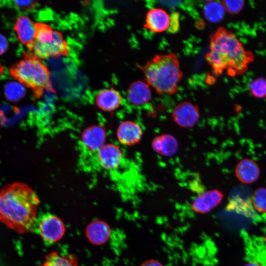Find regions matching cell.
Segmentation results:
<instances>
[{
	"instance_id": "6da1fadb",
	"label": "cell",
	"mask_w": 266,
	"mask_h": 266,
	"mask_svg": "<svg viewBox=\"0 0 266 266\" xmlns=\"http://www.w3.org/2000/svg\"><path fill=\"white\" fill-rule=\"evenodd\" d=\"M39 200L35 192L21 182L0 190V222L19 233L33 230Z\"/></svg>"
},
{
	"instance_id": "7a4b0ae2",
	"label": "cell",
	"mask_w": 266,
	"mask_h": 266,
	"mask_svg": "<svg viewBox=\"0 0 266 266\" xmlns=\"http://www.w3.org/2000/svg\"><path fill=\"white\" fill-rule=\"evenodd\" d=\"M205 59L216 77L224 71L233 77L246 71L253 56L233 32L220 27L210 37L209 51Z\"/></svg>"
},
{
	"instance_id": "3957f363",
	"label": "cell",
	"mask_w": 266,
	"mask_h": 266,
	"mask_svg": "<svg viewBox=\"0 0 266 266\" xmlns=\"http://www.w3.org/2000/svg\"><path fill=\"white\" fill-rule=\"evenodd\" d=\"M146 82L159 94L177 93L183 73L178 57L173 53L158 54L143 67Z\"/></svg>"
},
{
	"instance_id": "277c9868",
	"label": "cell",
	"mask_w": 266,
	"mask_h": 266,
	"mask_svg": "<svg viewBox=\"0 0 266 266\" xmlns=\"http://www.w3.org/2000/svg\"><path fill=\"white\" fill-rule=\"evenodd\" d=\"M11 77L31 89L38 99L50 87V73L46 66L32 52L26 51L23 58L9 69Z\"/></svg>"
},
{
	"instance_id": "5b68a950",
	"label": "cell",
	"mask_w": 266,
	"mask_h": 266,
	"mask_svg": "<svg viewBox=\"0 0 266 266\" xmlns=\"http://www.w3.org/2000/svg\"><path fill=\"white\" fill-rule=\"evenodd\" d=\"M37 229L45 242L52 244L62 238L66 228L60 218L53 214L47 213L38 221Z\"/></svg>"
},
{
	"instance_id": "8992f818",
	"label": "cell",
	"mask_w": 266,
	"mask_h": 266,
	"mask_svg": "<svg viewBox=\"0 0 266 266\" xmlns=\"http://www.w3.org/2000/svg\"><path fill=\"white\" fill-rule=\"evenodd\" d=\"M171 117L174 123L184 128L194 127L198 122L200 113L198 106L190 101L177 104L173 108Z\"/></svg>"
},
{
	"instance_id": "52a82bcc",
	"label": "cell",
	"mask_w": 266,
	"mask_h": 266,
	"mask_svg": "<svg viewBox=\"0 0 266 266\" xmlns=\"http://www.w3.org/2000/svg\"><path fill=\"white\" fill-rule=\"evenodd\" d=\"M106 131L101 125H94L82 132L80 142L84 150L90 153H96L105 143Z\"/></svg>"
},
{
	"instance_id": "ba28073f",
	"label": "cell",
	"mask_w": 266,
	"mask_h": 266,
	"mask_svg": "<svg viewBox=\"0 0 266 266\" xmlns=\"http://www.w3.org/2000/svg\"><path fill=\"white\" fill-rule=\"evenodd\" d=\"M66 50V44L62 34L55 31L53 39L50 42L39 43L34 41L30 50L39 59H46L63 54Z\"/></svg>"
},
{
	"instance_id": "9c48e42d",
	"label": "cell",
	"mask_w": 266,
	"mask_h": 266,
	"mask_svg": "<svg viewBox=\"0 0 266 266\" xmlns=\"http://www.w3.org/2000/svg\"><path fill=\"white\" fill-rule=\"evenodd\" d=\"M99 165L107 170L118 169L122 164L123 153L121 149L114 143L105 144L97 152Z\"/></svg>"
},
{
	"instance_id": "30bf717a",
	"label": "cell",
	"mask_w": 266,
	"mask_h": 266,
	"mask_svg": "<svg viewBox=\"0 0 266 266\" xmlns=\"http://www.w3.org/2000/svg\"><path fill=\"white\" fill-rule=\"evenodd\" d=\"M142 134L143 131L140 125L133 121L121 122L116 131L119 142L127 146H132L139 142Z\"/></svg>"
},
{
	"instance_id": "8fae6325",
	"label": "cell",
	"mask_w": 266,
	"mask_h": 266,
	"mask_svg": "<svg viewBox=\"0 0 266 266\" xmlns=\"http://www.w3.org/2000/svg\"><path fill=\"white\" fill-rule=\"evenodd\" d=\"M223 198V193L217 189L204 191L193 201V210L200 213H207L219 205Z\"/></svg>"
},
{
	"instance_id": "7c38bea8",
	"label": "cell",
	"mask_w": 266,
	"mask_h": 266,
	"mask_svg": "<svg viewBox=\"0 0 266 266\" xmlns=\"http://www.w3.org/2000/svg\"><path fill=\"white\" fill-rule=\"evenodd\" d=\"M14 29L20 42L30 50L35 40L34 23L29 17L22 15L17 18Z\"/></svg>"
},
{
	"instance_id": "4fadbf2b",
	"label": "cell",
	"mask_w": 266,
	"mask_h": 266,
	"mask_svg": "<svg viewBox=\"0 0 266 266\" xmlns=\"http://www.w3.org/2000/svg\"><path fill=\"white\" fill-rule=\"evenodd\" d=\"M170 14L160 8H153L147 12L145 19V27L155 33H160L167 31Z\"/></svg>"
},
{
	"instance_id": "5bb4252c",
	"label": "cell",
	"mask_w": 266,
	"mask_h": 266,
	"mask_svg": "<svg viewBox=\"0 0 266 266\" xmlns=\"http://www.w3.org/2000/svg\"><path fill=\"white\" fill-rule=\"evenodd\" d=\"M234 171L237 179L247 184L255 182L260 174L258 165L249 158H244L240 160L236 165Z\"/></svg>"
},
{
	"instance_id": "9a60e30c",
	"label": "cell",
	"mask_w": 266,
	"mask_h": 266,
	"mask_svg": "<svg viewBox=\"0 0 266 266\" xmlns=\"http://www.w3.org/2000/svg\"><path fill=\"white\" fill-rule=\"evenodd\" d=\"M122 99L120 94L112 88L104 89L97 95L95 102L102 111L112 112L117 109L121 105Z\"/></svg>"
},
{
	"instance_id": "2e32d148",
	"label": "cell",
	"mask_w": 266,
	"mask_h": 266,
	"mask_svg": "<svg viewBox=\"0 0 266 266\" xmlns=\"http://www.w3.org/2000/svg\"><path fill=\"white\" fill-rule=\"evenodd\" d=\"M154 152L164 157H171L178 150V142L176 138L170 134L164 133L155 136L151 142Z\"/></svg>"
},
{
	"instance_id": "e0dca14e",
	"label": "cell",
	"mask_w": 266,
	"mask_h": 266,
	"mask_svg": "<svg viewBox=\"0 0 266 266\" xmlns=\"http://www.w3.org/2000/svg\"><path fill=\"white\" fill-rule=\"evenodd\" d=\"M150 86L143 81L137 80L132 83L127 92L129 101L135 106H141L148 102L151 99Z\"/></svg>"
},
{
	"instance_id": "ac0fdd59",
	"label": "cell",
	"mask_w": 266,
	"mask_h": 266,
	"mask_svg": "<svg viewBox=\"0 0 266 266\" xmlns=\"http://www.w3.org/2000/svg\"><path fill=\"white\" fill-rule=\"evenodd\" d=\"M88 240L92 244L100 245L105 243L110 235L109 225L103 221L95 220L91 222L86 229Z\"/></svg>"
},
{
	"instance_id": "d6986e66",
	"label": "cell",
	"mask_w": 266,
	"mask_h": 266,
	"mask_svg": "<svg viewBox=\"0 0 266 266\" xmlns=\"http://www.w3.org/2000/svg\"><path fill=\"white\" fill-rule=\"evenodd\" d=\"M75 256L72 254L61 255L56 252L48 254L42 265L39 266H77Z\"/></svg>"
},
{
	"instance_id": "ffe728a7",
	"label": "cell",
	"mask_w": 266,
	"mask_h": 266,
	"mask_svg": "<svg viewBox=\"0 0 266 266\" xmlns=\"http://www.w3.org/2000/svg\"><path fill=\"white\" fill-rule=\"evenodd\" d=\"M226 12L222 3L216 1H208L205 3L203 9L205 18L213 23L221 21Z\"/></svg>"
},
{
	"instance_id": "44dd1931",
	"label": "cell",
	"mask_w": 266,
	"mask_h": 266,
	"mask_svg": "<svg viewBox=\"0 0 266 266\" xmlns=\"http://www.w3.org/2000/svg\"><path fill=\"white\" fill-rule=\"evenodd\" d=\"M26 93L24 86L18 82H9L4 87V94L9 101L17 102L24 98Z\"/></svg>"
},
{
	"instance_id": "7402d4cb",
	"label": "cell",
	"mask_w": 266,
	"mask_h": 266,
	"mask_svg": "<svg viewBox=\"0 0 266 266\" xmlns=\"http://www.w3.org/2000/svg\"><path fill=\"white\" fill-rule=\"evenodd\" d=\"M252 201L255 209L259 212H266V188L260 187L253 194Z\"/></svg>"
},
{
	"instance_id": "603a6c76",
	"label": "cell",
	"mask_w": 266,
	"mask_h": 266,
	"mask_svg": "<svg viewBox=\"0 0 266 266\" xmlns=\"http://www.w3.org/2000/svg\"><path fill=\"white\" fill-rule=\"evenodd\" d=\"M250 92L252 96L258 99L266 97V79L262 77L252 81L249 85Z\"/></svg>"
},
{
	"instance_id": "cb8c5ba5",
	"label": "cell",
	"mask_w": 266,
	"mask_h": 266,
	"mask_svg": "<svg viewBox=\"0 0 266 266\" xmlns=\"http://www.w3.org/2000/svg\"><path fill=\"white\" fill-rule=\"evenodd\" d=\"M226 12L235 14L242 9L244 5L243 0H223L221 1Z\"/></svg>"
},
{
	"instance_id": "d4e9b609",
	"label": "cell",
	"mask_w": 266,
	"mask_h": 266,
	"mask_svg": "<svg viewBox=\"0 0 266 266\" xmlns=\"http://www.w3.org/2000/svg\"><path fill=\"white\" fill-rule=\"evenodd\" d=\"M180 28V13L174 11L170 14L169 26L167 31L171 33H177Z\"/></svg>"
},
{
	"instance_id": "484cf974",
	"label": "cell",
	"mask_w": 266,
	"mask_h": 266,
	"mask_svg": "<svg viewBox=\"0 0 266 266\" xmlns=\"http://www.w3.org/2000/svg\"><path fill=\"white\" fill-rule=\"evenodd\" d=\"M13 2L17 7L24 10H32L37 4V1L35 0H15Z\"/></svg>"
},
{
	"instance_id": "4316f807",
	"label": "cell",
	"mask_w": 266,
	"mask_h": 266,
	"mask_svg": "<svg viewBox=\"0 0 266 266\" xmlns=\"http://www.w3.org/2000/svg\"><path fill=\"white\" fill-rule=\"evenodd\" d=\"M8 47V41L6 37L0 33V55L4 54Z\"/></svg>"
},
{
	"instance_id": "83f0119b",
	"label": "cell",
	"mask_w": 266,
	"mask_h": 266,
	"mask_svg": "<svg viewBox=\"0 0 266 266\" xmlns=\"http://www.w3.org/2000/svg\"><path fill=\"white\" fill-rule=\"evenodd\" d=\"M141 266H162L160 264L155 261H149L145 262Z\"/></svg>"
},
{
	"instance_id": "f1b7e54d",
	"label": "cell",
	"mask_w": 266,
	"mask_h": 266,
	"mask_svg": "<svg viewBox=\"0 0 266 266\" xmlns=\"http://www.w3.org/2000/svg\"><path fill=\"white\" fill-rule=\"evenodd\" d=\"M245 266H262L260 264L255 262H252L249 263L247 264Z\"/></svg>"
},
{
	"instance_id": "f546056e",
	"label": "cell",
	"mask_w": 266,
	"mask_h": 266,
	"mask_svg": "<svg viewBox=\"0 0 266 266\" xmlns=\"http://www.w3.org/2000/svg\"><path fill=\"white\" fill-rule=\"evenodd\" d=\"M4 66H2V65L0 62V77L3 74L4 72Z\"/></svg>"
},
{
	"instance_id": "4dcf8cb0",
	"label": "cell",
	"mask_w": 266,
	"mask_h": 266,
	"mask_svg": "<svg viewBox=\"0 0 266 266\" xmlns=\"http://www.w3.org/2000/svg\"><path fill=\"white\" fill-rule=\"evenodd\" d=\"M264 245L266 249V236L264 238Z\"/></svg>"
}]
</instances>
